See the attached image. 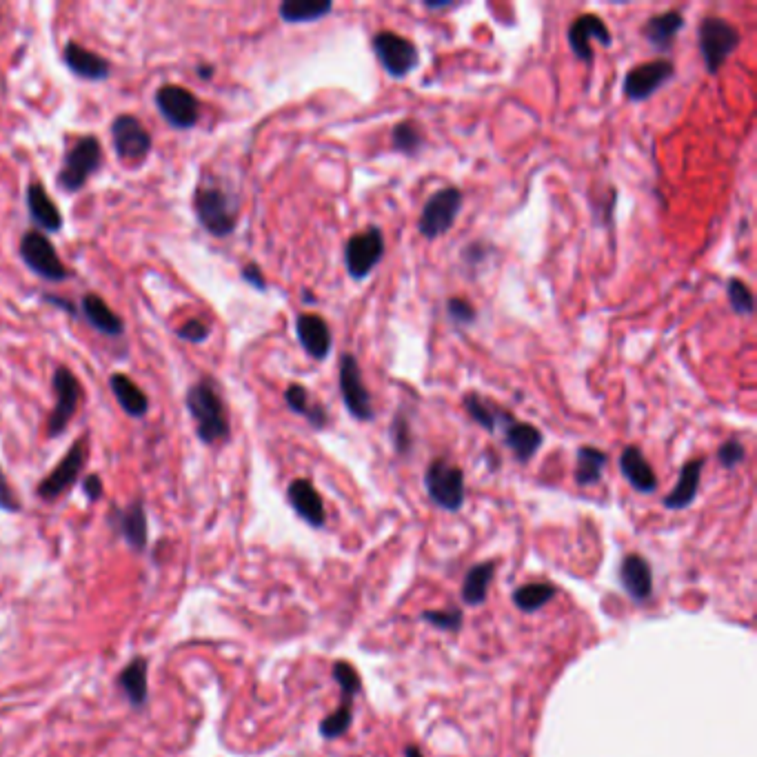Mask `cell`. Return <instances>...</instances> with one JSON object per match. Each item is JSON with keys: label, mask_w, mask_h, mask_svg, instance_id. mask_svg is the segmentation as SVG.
Returning a JSON list of instances; mask_svg holds the SVG:
<instances>
[{"label": "cell", "mask_w": 757, "mask_h": 757, "mask_svg": "<svg viewBox=\"0 0 757 757\" xmlns=\"http://www.w3.org/2000/svg\"><path fill=\"white\" fill-rule=\"evenodd\" d=\"M189 416L196 422V436L203 444L227 442L231 436L229 413L218 385L211 378H200L185 396Z\"/></svg>", "instance_id": "obj_1"}, {"label": "cell", "mask_w": 757, "mask_h": 757, "mask_svg": "<svg viewBox=\"0 0 757 757\" xmlns=\"http://www.w3.org/2000/svg\"><path fill=\"white\" fill-rule=\"evenodd\" d=\"M196 218L207 234L227 238L238 227V198L218 180H203L194 191Z\"/></svg>", "instance_id": "obj_2"}, {"label": "cell", "mask_w": 757, "mask_h": 757, "mask_svg": "<svg viewBox=\"0 0 757 757\" xmlns=\"http://www.w3.org/2000/svg\"><path fill=\"white\" fill-rule=\"evenodd\" d=\"M100 163H103V147H100V140L96 136L76 138L74 143L69 145L63 165H60L56 174L58 187L63 189L65 194H76V191L85 189L89 178L100 169Z\"/></svg>", "instance_id": "obj_3"}, {"label": "cell", "mask_w": 757, "mask_h": 757, "mask_svg": "<svg viewBox=\"0 0 757 757\" xmlns=\"http://www.w3.org/2000/svg\"><path fill=\"white\" fill-rule=\"evenodd\" d=\"M740 32L720 16H704L698 25V47L706 72L718 74L729 56L740 47Z\"/></svg>", "instance_id": "obj_4"}, {"label": "cell", "mask_w": 757, "mask_h": 757, "mask_svg": "<svg viewBox=\"0 0 757 757\" xmlns=\"http://www.w3.org/2000/svg\"><path fill=\"white\" fill-rule=\"evenodd\" d=\"M20 260L25 262L29 271H34L38 278H43L47 282H65L69 278V269L65 267V262L60 260L56 247L52 245L43 231L32 229L25 231L23 238H20V247H18Z\"/></svg>", "instance_id": "obj_5"}, {"label": "cell", "mask_w": 757, "mask_h": 757, "mask_svg": "<svg viewBox=\"0 0 757 757\" xmlns=\"http://www.w3.org/2000/svg\"><path fill=\"white\" fill-rule=\"evenodd\" d=\"M425 489L436 507L451 511V513L460 511L464 498H467V487H464L462 469L442 458L433 460L427 467Z\"/></svg>", "instance_id": "obj_6"}, {"label": "cell", "mask_w": 757, "mask_h": 757, "mask_svg": "<svg viewBox=\"0 0 757 757\" xmlns=\"http://www.w3.org/2000/svg\"><path fill=\"white\" fill-rule=\"evenodd\" d=\"M462 203L464 196L458 187H442L436 194H431L418 218L420 236L436 240L447 234L460 214Z\"/></svg>", "instance_id": "obj_7"}, {"label": "cell", "mask_w": 757, "mask_h": 757, "mask_svg": "<svg viewBox=\"0 0 757 757\" xmlns=\"http://www.w3.org/2000/svg\"><path fill=\"white\" fill-rule=\"evenodd\" d=\"M385 258V236L382 229L371 225L351 236L345 245V269L353 280H365Z\"/></svg>", "instance_id": "obj_8"}, {"label": "cell", "mask_w": 757, "mask_h": 757, "mask_svg": "<svg viewBox=\"0 0 757 757\" xmlns=\"http://www.w3.org/2000/svg\"><path fill=\"white\" fill-rule=\"evenodd\" d=\"M371 45L373 52H376V58L380 60V65L385 67V72L391 78H405L420 65L418 47L413 45V40H409L407 36H400L385 29V32H378L373 36Z\"/></svg>", "instance_id": "obj_9"}, {"label": "cell", "mask_w": 757, "mask_h": 757, "mask_svg": "<svg viewBox=\"0 0 757 757\" xmlns=\"http://www.w3.org/2000/svg\"><path fill=\"white\" fill-rule=\"evenodd\" d=\"M52 387H54L56 405L47 422V433H49V438H58V436H63L69 427V422H72V418L76 416L80 400H83V387H80V380L74 376L72 369H67L63 365L56 367L52 376Z\"/></svg>", "instance_id": "obj_10"}, {"label": "cell", "mask_w": 757, "mask_h": 757, "mask_svg": "<svg viewBox=\"0 0 757 757\" xmlns=\"http://www.w3.org/2000/svg\"><path fill=\"white\" fill-rule=\"evenodd\" d=\"M340 396L351 418H356L358 422H371L376 418L371 393L365 380H362L358 360L351 353H342L340 358Z\"/></svg>", "instance_id": "obj_11"}, {"label": "cell", "mask_w": 757, "mask_h": 757, "mask_svg": "<svg viewBox=\"0 0 757 757\" xmlns=\"http://www.w3.org/2000/svg\"><path fill=\"white\" fill-rule=\"evenodd\" d=\"M156 107L167 123L174 129H191L196 127L200 118L198 98L183 85H160L156 89Z\"/></svg>", "instance_id": "obj_12"}, {"label": "cell", "mask_w": 757, "mask_h": 757, "mask_svg": "<svg viewBox=\"0 0 757 757\" xmlns=\"http://www.w3.org/2000/svg\"><path fill=\"white\" fill-rule=\"evenodd\" d=\"M111 143L123 163H140L151 154V134L136 116L120 114L111 123Z\"/></svg>", "instance_id": "obj_13"}, {"label": "cell", "mask_w": 757, "mask_h": 757, "mask_svg": "<svg viewBox=\"0 0 757 757\" xmlns=\"http://www.w3.org/2000/svg\"><path fill=\"white\" fill-rule=\"evenodd\" d=\"M85 462H87V442L78 440L74 447L65 453V458L52 469V473H49V476L38 484L36 496L47 502L63 496V493L67 489H72L74 482L80 478V473H83L85 469Z\"/></svg>", "instance_id": "obj_14"}, {"label": "cell", "mask_w": 757, "mask_h": 757, "mask_svg": "<svg viewBox=\"0 0 757 757\" xmlns=\"http://www.w3.org/2000/svg\"><path fill=\"white\" fill-rule=\"evenodd\" d=\"M673 74L675 65L666 58L635 65L629 69L627 76H624V96L633 100V103H644V100L651 98L664 83H669Z\"/></svg>", "instance_id": "obj_15"}, {"label": "cell", "mask_w": 757, "mask_h": 757, "mask_svg": "<svg viewBox=\"0 0 757 757\" xmlns=\"http://www.w3.org/2000/svg\"><path fill=\"white\" fill-rule=\"evenodd\" d=\"M498 429H502V440L511 449L518 462H529L540 451L544 436L538 427L529 422H520L511 411L502 409L498 418Z\"/></svg>", "instance_id": "obj_16"}, {"label": "cell", "mask_w": 757, "mask_h": 757, "mask_svg": "<svg viewBox=\"0 0 757 757\" xmlns=\"http://www.w3.org/2000/svg\"><path fill=\"white\" fill-rule=\"evenodd\" d=\"M567 38H569L571 52L578 56L582 63H591V60H593V47H591L593 38L598 40V43H602L604 47L613 45L609 27L602 20V16H598V14H582V16L575 18L571 27H569Z\"/></svg>", "instance_id": "obj_17"}, {"label": "cell", "mask_w": 757, "mask_h": 757, "mask_svg": "<svg viewBox=\"0 0 757 757\" xmlns=\"http://www.w3.org/2000/svg\"><path fill=\"white\" fill-rule=\"evenodd\" d=\"M111 527H114L120 538H123L131 549L143 553L149 544V527H147V511L143 500H136L127 504L123 509H114L111 513Z\"/></svg>", "instance_id": "obj_18"}, {"label": "cell", "mask_w": 757, "mask_h": 757, "mask_svg": "<svg viewBox=\"0 0 757 757\" xmlns=\"http://www.w3.org/2000/svg\"><path fill=\"white\" fill-rule=\"evenodd\" d=\"M287 500L291 509L298 513V518L305 520L309 527L320 529L327 522L325 502H322L318 489L307 478H298L287 487Z\"/></svg>", "instance_id": "obj_19"}, {"label": "cell", "mask_w": 757, "mask_h": 757, "mask_svg": "<svg viewBox=\"0 0 757 757\" xmlns=\"http://www.w3.org/2000/svg\"><path fill=\"white\" fill-rule=\"evenodd\" d=\"M25 200H27L29 218L34 220V225L38 229L47 231V234H58V231L63 229L65 225L63 214H60L58 205L54 203L52 196H49V191L45 189L43 183H38V180L29 183L25 191Z\"/></svg>", "instance_id": "obj_20"}, {"label": "cell", "mask_w": 757, "mask_h": 757, "mask_svg": "<svg viewBox=\"0 0 757 757\" xmlns=\"http://www.w3.org/2000/svg\"><path fill=\"white\" fill-rule=\"evenodd\" d=\"M63 63L67 65L69 72L83 80H92V83H100V80L109 78V60L100 54L92 52V49L83 47L80 43L69 40L63 49Z\"/></svg>", "instance_id": "obj_21"}, {"label": "cell", "mask_w": 757, "mask_h": 757, "mask_svg": "<svg viewBox=\"0 0 757 757\" xmlns=\"http://www.w3.org/2000/svg\"><path fill=\"white\" fill-rule=\"evenodd\" d=\"M296 336L300 347L307 351L309 358L325 360L331 351V329L327 320L318 314H300L296 318Z\"/></svg>", "instance_id": "obj_22"}, {"label": "cell", "mask_w": 757, "mask_h": 757, "mask_svg": "<svg viewBox=\"0 0 757 757\" xmlns=\"http://www.w3.org/2000/svg\"><path fill=\"white\" fill-rule=\"evenodd\" d=\"M80 314L87 325L107 338H120L125 333V322L98 294H85L80 298Z\"/></svg>", "instance_id": "obj_23"}, {"label": "cell", "mask_w": 757, "mask_h": 757, "mask_svg": "<svg viewBox=\"0 0 757 757\" xmlns=\"http://www.w3.org/2000/svg\"><path fill=\"white\" fill-rule=\"evenodd\" d=\"M620 471L638 493L658 491V476H655V471L649 464L647 456L642 453V449L635 447V444H629V447L622 451Z\"/></svg>", "instance_id": "obj_24"}, {"label": "cell", "mask_w": 757, "mask_h": 757, "mask_svg": "<svg viewBox=\"0 0 757 757\" xmlns=\"http://www.w3.org/2000/svg\"><path fill=\"white\" fill-rule=\"evenodd\" d=\"M620 582L631 600L647 602L653 593V573L649 562L638 553L627 555L620 567Z\"/></svg>", "instance_id": "obj_25"}, {"label": "cell", "mask_w": 757, "mask_h": 757, "mask_svg": "<svg viewBox=\"0 0 757 757\" xmlns=\"http://www.w3.org/2000/svg\"><path fill=\"white\" fill-rule=\"evenodd\" d=\"M704 462H706L704 458H693V460L682 464L678 484H675L673 491L669 493V496L664 498V507L666 509L682 511L686 507H691L693 500L698 498L700 480H702V471H704Z\"/></svg>", "instance_id": "obj_26"}, {"label": "cell", "mask_w": 757, "mask_h": 757, "mask_svg": "<svg viewBox=\"0 0 757 757\" xmlns=\"http://www.w3.org/2000/svg\"><path fill=\"white\" fill-rule=\"evenodd\" d=\"M149 662L145 658H134L118 675V686L125 693L127 702L136 711L145 709L149 700Z\"/></svg>", "instance_id": "obj_27"}, {"label": "cell", "mask_w": 757, "mask_h": 757, "mask_svg": "<svg viewBox=\"0 0 757 757\" xmlns=\"http://www.w3.org/2000/svg\"><path fill=\"white\" fill-rule=\"evenodd\" d=\"M684 27V16L678 9H669V12L655 14L651 16L647 23L642 27V34L647 38V43H651L658 52H669L675 43V36L682 32Z\"/></svg>", "instance_id": "obj_28"}, {"label": "cell", "mask_w": 757, "mask_h": 757, "mask_svg": "<svg viewBox=\"0 0 757 757\" xmlns=\"http://www.w3.org/2000/svg\"><path fill=\"white\" fill-rule=\"evenodd\" d=\"M109 389L114 393L116 402L120 405L129 418H145L149 411V398L147 393L140 389L127 373H111Z\"/></svg>", "instance_id": "obj_29"}, {"label": "cell", "mask_w": 757, "mask_h": 757, "mask_svg": "<svg viewBox=\"0 0 757 757\" xmlns=\"http://www.w3.org/2000/svg\"><path fill=\"white\" fill-rule=\"evenodd\" d=\"M285 402L291 411L305 418L314 429H325L329 425L327 409L322 407L316 398L309 396L307 387L296 385V382L289 385L285 391Z\"/></svg>", "instance_id": "obj_30"}, {"label": "cell", "mask_w": 757, "mask_h": 757, "mask_svg": "<svg viewBox=\"0 0 757 757\" xmlns=\"http://www.w3.org/2000/svg\"><path fill=\"white\" fill-rule=\"evenodd\" d=\"M496 573V562H480L476 567H471L464 575L462 582V600L469 607H480L489 598V584Z\"/></svg>", "instance_id": "obj_31"}, {"label": "cell", "mask_w": 757, "mask_h": 757, "mask_svg": "<svg viewBox=\"0 0 757 757\" xmlns=\"http://www.w3.org/2000/svg\"><path fill=\"white\" fill-rule=\"evenodd\" d=\"M333 12L331 0H285L280 3L278 14L289 25L298 23H314V20L325 18Z\"/></svg>", "instance_id": "obj_32"}, {"label": "cell", "mask_w": 757, "mask_h": 757, "mask_svg": "<svg viewBox=\"0 0 757 757\" xmlns=\"http://www.w3.org/2000/svg\"><path fill=\"white\" fill-rule=\"evenodd\" d=\"M609 456L598 447H580L578 464H575V482L580 487H593L602 480V473L607 469Z\"/></svg>", "instance_id": "obj_33"}, {"label": "cell", "mask_w": 757, "mask_h": 757, "mask_svg": "<svg viewBox=\"0 0 757 757\" xmlns=\"http://www.w3.org/2000/svg\"><path fill=\"white\" fill-rule=\"evenodd\" d=\"M462 405H464V411L469 413V418L476 422V425H480L484 431H489V433L498 431V418H500L502 407H498L496 402L482 398L476 391H469L467 396L462 398Z\"/></svg>", "instance_id": "obj_34"}, {"label": "cell", "mask_w": 757, "mask_h": 757, "mask_svg": "<svg viewBox=\"0 0 757 757\" xmlns=\"http://www.w3.org/2000/svg\"><path fill=\"white\" fill-rule=\"evenodd\" d=\"M555 595H558V589L551 582H531L513 591V604L524 613H536L544 604H549Z\"/></svg>", "instance_id": "obj_35"}, {"label": "cell", "mask_w": 757, "mask_h": 757, "mask_svg": "<svg viewBox=\"0 0 757 757\" xmlns=\"http://www.w3.org/2000/svg\"><path fill=\"white\" fill-rule=\"evenodd\" d=\"M391 143L405 156H416L422 145H425V134H422V127H418V123H413V120H400L391 129Z\"/></svg>", "instance_id": "obj_36"}, {"label": "cell", "mask_w": 757, "mask_h": 757, "mask_svg": "<svg viewBox=\"0 0 757 757\" xmlns=\"http://www.w3.org/2000/svg\"><path fill=\"white\" fill-rule=\"evenodd\" d=\"M353 718V700L351 698H342V704L331 715H327L325 720L320 722V735L325 740H336L342 738L349 731Z\"/></svg>", "instance_id": "obj_37"}, {"label": "cell", "mask_w": 757, "mask_h": 757, "mask_svg": "<svg viewBox=\"0 0 757 757\" xmlns=\"http://www.w3.org/2000/svg\"><path fill=\"white\" fill-rule=\"evenodd\" d=\"M726 298H729V305L738 316L755 314V296L744 280L731 278L729 282H726Z\"/></svg>", "instance_id": "obj_38"}, {"label": "cell", "mask_w": 757, "mask_h": 757, "mask_svg": "<svg viewBox=\"0 0 757 757\" xmlns=\"http://www.w3.org/2000/svg\"><path fill=\"white\" fill-rule=\"evenodd\" d=\"M333 680L340 684L342 698H356V695L362 691V682L358 671L353 669V664L349 662H336L333 664Z\"/></svg>", "instance_id": "obj_39"}, {"label": "cell", "mask_w": 757, "mask_h": 757, "mask_svg": "<svg viewBox=\"0 0 757 757\" xmlns=\"http://www.w3.org/2000/svg\"><path fill=\"white\" fill-rule=\"evenodd\" d=\"M391 440L400 456H409L413 449V431H411L407 416L402 411H398L396 418H393L391 422Z\"/></svg>", "instance_id": "obj_40"}, {"label": "cell", "mask_w": 757, "mask_h": 757, "mask_svg": "<svg viewBox=\"0 0 757 757\" xmlns=\"http://www.w3.org/2000/svg\"><path fill=\"white\" fill-rule=\"evenodd\" d=\"M422 620L429 622L431 627H438L447 633H458L462 629L464 615L460 609H447V611H425Z\"/></svg>", "instance_id": "obj_41"}, {"label": "cell", "mask_w": 757, "mask_h": 757, "mask_svg": "<svg viewBox=\"0 0 757 757\" xmlns=\"http://www.w3.org/2000/svg\"><path fill=\"white\" fill-rule=\"evenodd\" d=\"M447 314L453 322H456V325H462V327L473 325V322H476V318H478L476 307H473L471 302L464 300V298H449L447 300Z\"/></svg>", "instance_id": "obj_42"}, {"label": "cell", "mask_w": 757, "mask_h": 757, "mask_svg": "<svg viewBox=\"0 0 757 757\" xmlns=\"http://www.w3.org/2000/svg\"><path fill=\"white\" fill-rule=\"evenodd\" d=\"M744 458H746L744 444L738 438H729L718 449V460H720L722 467L729 469V471L735 469V467H740V464L744 462Z\"/></svg>", "instance_id": "obj_43"}, {"label": "cell", "mask_w": 757, "mask_h": 757, "mask_svg": "<svg viewBox=\"0 0 757 757\" xmlns=\"http://www.w3.org/2000/svg\"><path fill=\"white\" fill-rule=\"evenodd\" d=\"M176 333L180 340L191 342V345H200V342H207V338L211 336V327L200 318H191L185 325H180Z\"/></svg>", "instance_id": "obj_44"}, {"label": "cell", "mask_w": 757, "mask_h": 757, "mask_svg": "<svg viewBox=\"0 0 757 757\" xmlns=\"http://www.w3.org/2000/svg\"><path fill=\"white\" fill-rule=\"evenodd\" d=\"M0 511L5 513H20L23 511V502L16 496L12 484H9L5 471L0 469Z\"/></svg>", "instance_id": "obj_45"}, {"label": "cell", "mask_w": 757, "mask_h": 757, "mask_svg": "<svg viewBox=\"0 0 757 757\" xmlns=\"http://www.w3.org/2000/svg\"><path fill=\"white\" fill-rule=\"evenodd\" d=\"M242 280L258 291H267V278L265 274H262V269L254 265V262H249L247 267H242Z\"/></svg>", "instance_id": "obj_46"}, {"label": "cell", "mask_w": 757, "mask_h": 757, "mask_svg": "<svg viewBox=\"0 0 757 757\" xmlns=\"http://www.w3.org/2000/svg\"><path fill=\"white\" fill-rule=\"evenodd\" d=\"M83 493H85V498L89 502H98L100 498H103L105 487H103V480H100V476H96V473H92V476H87L83 480Z\"/></svg>", "instance_id": "obj_47"}, {"label": "cell", "mask_w": 757, "mask_h": 757, "mask_svg": "<svg viewBox=\"0 0 757 757\" xmlns=\"http://www.w3.org/2000/svg\"><path fill=\"white\" fill-rule=\"evenodd\" d=\"M487 254H489V249H487V247H482V245H469L467 249H464L462 258L467 260V262H473V265H478V262H482L484 258H487Z\"/></svg>", "instance_id": "obj_48"}, {"label": "cell", "mask_w": 757, "mask_h": 757, "mask_svg": "<svg viewBox=\"0 0 757 757\" xmlns=\"http://www.w3.org/2000/svg\"><path fill=\"white\" fill-rule=\"evenodd\" d=\"M43 298H45L47 302H52V305H56V307H60V309H65V311H69V314H74V316H76V307H74V305H67V300L56 298V296H49V294H45Z\"/></svg>", "instance_id": "obj_49"}, {"label": "cell", "mask_w": 757, "mask_h": 757, "mask_svg": "<svg viewBox=\"0 0 757 757\" xmlns=\"http://www.w3.org/2000/svg\"><path fill=\"white\" fill-rule=\"evenodd\" d=\"M214 72H216L214 65H198V69H196V74L203 80H209L211 76H214Z\"/></svg>", "instance_id": "obj_50"}, {"label": "cell", "mask_w": 757, "mask_h": 757, "mask_svg": "<svg viewBox=\"0 0 757 757\" xmlns=\"http://www.w3.org/2000/svg\"><path fill=\"white\" fill-rule=\"evenodd\" d=\"M405 757H425V755H422V751L418 749V746H407Z\"/></svg>", "instance_id": "obj_51"}, {"label": "cell", "mask_w": 757, "mask_h": 757, "mask_svg": "<svg viewBox=\"0 0 757 757\" xmlns=\"http://www.w3.org/2000/svg\"><path fill=\"white\" fill-rule=\"evenodd\" d=\"M453 3H425L427 9H431V12H436V9H444V7H451Z\"/></svg>", "instance_id": "obj_52"}, {"label": "cell", "mask_w": 757, "mask_h": 757, "mask_svg": "<svg viewBox=\"0 0 757 757\" xmlns=\"http://www.w3.org/2000/svg\"><path fill=\"white\" fill-rule=\"evenodd\" d=\"M302 298L307 300V305H314V302H316V296H311L309 291H305V294H302Z\"/></svg>", "instance_id": "obj_53"}]
</instances>
